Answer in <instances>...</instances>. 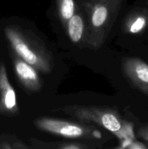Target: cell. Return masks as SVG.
I'll list each match as a JSON object with an SVG mask.
<instances>
[{
	"instance_id": "cell-1",
	"label": "cell",
	"mask_w": 148,
	"mask_h": 149,
	"mask_svg": "<svg viewBox=\"0 0 148 149\" xmlns=\"http://www.w3.org/2000/svg\"><path fill=\"white\" fill-rule=\"evenodd\" d=\"M70 113L78 119L93 122L114 133L123 141V148L134 141L133 126L121 119L114 111L94 107H73L69 109Z\"/></svg>"
},
{
	"instance_id": "cell-2",
	"label": "cell",
	"mask_w": 148,
	"mask_h": 149,
	"mask_svg": "<svg viewBox=\"0 0 148 149\" xmlns=\"http://www.w3.org/2000/svg\"><path fill=\"white\" fill-rule=\"evenodd\" d=\"M6 35L13 49L23 61L42 72L49 71V66L47 61L39 51L30 47L29 42L20 33L12 29H7Z\"/></svg>"
},
{
	"instance_id": "cell-3",
	"label": "cell",
	"mask_w": 148,
	"mask_h": 149,
	"mask_svg": "<svg viewBox=\"0 0 148 149\" xmlns=\"http://www.w3.org/2000/svg\"><path fill=\"white\" fill-rule=\"evenodd\" d=\"M35 125L41 130L67 138L86 137L89 135L90 133L89 130L83 127L81 125L49 118L37 119L35 122Z\"/></svg>"
},
{
	"instance_id": "cell-4",
	"label": "cell",
	"mask_w": 148,
	"mask_h": 149,
	"mask_svg": "<svg viewBox=\"0 0 148 149\" xmlns=\"http://www.w3.org/2000/svg\"><path fill=\"white\" fill-rule=\"evenodd\" d=\"M125 75L139 90L148 95V64L136 58H128L123 63Z\"/></svg>"
},
{
	"instance_id": "cell-5",
	"label": "cell",
	"mask_w": 148,
	"mask_h": 149,
	"mask_svg": "<svg viewBox=\"0 0 148 149\" xmlns=\"http://www.w3.org/2000/svg\"><path fill=\"white\" fill-rule=\"evenodd\" d=\"M15 69L17 77L28 90L36 91L41 87L37 73L31 65L23 60H16Z\"/></svg>"
},
{
	"instance_id": "cell-6",
	"label": "cell",
	"mask_w": 148,
	"mask_h": 149,
	"mask_svg": "<svg viewBox=\"0 0 148 149\" xmlns=\"http://www.w3.org/2000/svg\"><path fill=\"white\" fill-rule=\"evenodd\" d=\"M0 97L1 104L5 110L15 112L17 109V100L14 89L8 81L5 67L3 64L0 66Z\"/></svg>"
},
{
	"instance_id": "cell-7",
	"label": "cell",
	"mask_w": 148,
	"mask_h": 149,
	"mask_svg": "<svg viewBox=\"0 0 148 149\" xmlns=\"http://www.w3.org/2000/svg\"><path fill=\"white\" fill-rule=\"evenodd\" d=\"M84 31V23L79 15H73L68 23V34L73 42H78L81 39Z\"/></svg>"
},
{
	"instance_id": "cell-8",
	"label": "cell",
	"mask_w": 148,
	"mask_h": 149,
	"mask_svg": "<svg viewBox=\"0 0 148 149\" xmlns=\"http://www.w3.org/2000/svg\"><path fill=\"white\" fill-rule=\"evenodd\" d=\"M107 7L104 4H100L94 10L91 17L93 26L95 27H100L105 22L107 17Z\"/></svg>"
},
{
	"instance_id": "cell-9",
	"label": "cell",
	"mask_w": 148,
	"mask_h": 149,
	"mask_svg": "<svg viewBox=\"0 0 148 149\" xmlns=\"http://www.w3.org/2000/svg\"><path fill=\"white\" fill-rule=\"evenodd\" d=\"M59 13L65 20H69L74 14L75 2L74 0H57Z\"/></svg>"
},
{
	"instance_id": "cell-10",
	"label": "cell",
	"mask_w": 148,
	"mask_h": 149,
	"mask_svg": "<svg viewBox=\"0 0 148 149\" xmlns=\"http://www.w3.org/2000/svg\"><path fill=\"white\" fill-rule=\"evenodd\" d=\"M147 24L146 17L145 16H137L135 19H133V22H131L129 26V31L132 33H137L140 32Z\"/></svg>"
},
{
	"instance_id": "cell-11",
	"label": "cell",
	"mask_w": 148,
	"mask_h": 149,
	"mask_svg": "<svg viewBox=\"0 0 148 149\" xmlns=\"http://www.w3.org/2000/svg\"><path fill=\"white\" fill-rule=\"evenodd\" d=\"M138 135L142 139L148 141V125L142 127L138 131Z\"/></svg>"
},
{
	"instance_id": "cell-12",
	"label": "cell",
	"mask_w": 148,
	"mask_h": 149,
	"mask_svg": "<svg viewBox=\"0 0 148 149\" xmlns=\"http://www.w3.org/2000/svg\"><path fill=\"white\" fill-rule=\"evenodd\" d=\"M126 148H146V146L142 144L141 143L138 142H134V141H132L131 143H129V145L127 146Z\"/></svg>"
},
{
	"instance_id": "cell-13",
	"label": "cell",
	"mask_w": 148,
	"mask_h": 149,
	"mask_svg": "<svg viewBox=\"0 0 148 149\" xmlns=\"http://www.w3.org/2000/svg\"><path fill=\"white\" fill-rule=\"evenodd\" d=\"M62 148H81L79 146H75V145H68V146H62Z\"/></svg>"
}]
</instances>
